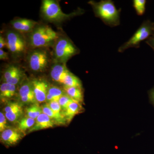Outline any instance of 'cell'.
Wrapping results in <instances>:
<instances>
[{
  "mask_svg": "<svg viewBox=\"0 0 154 154\" xmlns=\"http://www.w3.org/2000/svg\"><path fill=\"white\" fill-rule=\"evenodd\" d=\"M6 40L7 48L15 57H19L26 51V41L19 33L15 31H8Z\"/></svg>",
  "mask_w": 154,
  "mask_h": 154,
  "instance_id": "7",
  "label": "cell"
},
{
  "mask_svg": "<svg viewBox=\"0 0 154 154\" xmlns=\"http://www.w3.org/2000/svg\"><path fill=\"white\" fill-rule=\"evenodd\" d=\"M146 42L154 50V33L147 39Z\"/></svg>",
  "mask_w": 154,
  "mask_h": 154,
  "instance_id": "31",
  "label": "cell"
},
{
  "mask_svg": "<svg viewBox=\"0 0 154 154\" xmlns=\"http://www.w3.org/2000/svg\"><path fill=\"white\" fill-rule=\"evenodd\" d=\"M63 91L67 95L75 101L82 104L84 102V94L82 88L68 87L64 86Z\"/></svg>",
  "mask_w": 154,
  "mask_h": 154,
  "instance_id": "15",
  "label": "cell"
},
{
  "mask_svg": "<svg viewBox=\"0 0 154 154\" xmlns=\"http://www.w3.org/2000/svg\"><path fill=\"white\" fill-rule=\"evenodd\" d=\"M23 133L19 129L9 128L1 133V142L8 146L15 145L23 137Z\"/></svg>",
  "mask_w": 154,
  "mask_h": 154,
  "instance_id": "8",
  "label": "cell"
},
{
  "mask_svg": "<svg viewBox=\"0 0 154 154\" xmlns=\"http://www.w3.org/2000/svg\"><path fill=\"white\" fill-rule=\"evenodd\" d=\"M8 54L3 49H0V60H7L8 59Z\"/></svg>",
  "mask_w": 154,
  "mask_h": 154,
  "instance_id": "32",
  "label": "cell"
},
{
  "mask_svg": "<svg viewBox=\"0 0 154 154\" xmlns=\"http://www.w3.org/2000/svg\"><path fill=\"white\" fill-rule=\"evenodd\" d=\"M154 33V22L149 20L144 21L131 38L119 48V52L122 53L132 48H138L141 42L147 39Z\"/></svg>",
  "mask_w": 154,
  "mask_h": 154,
  "instance_id": "3",
  "label": "cell"
},
{
  "mask_svg": "<svg viewBox=\"0 0 154 154\" xmlns=\"http://www.w3.org/2000/svg\"><path fill=\"white\" fill-rule=\"evenodd\" d=\"M48 93L53 97L57 102H58L60 97L65 94L64 91L56 86L49 87Z\"/></svg>",
  "mask_w": 154,
  "mask_h": 154,
  "instance_id": "24",
  "label": "cell"
},
{
  "mask_svg": "<svg viewBox=\"0 0 154 154\" xmlns=\"http://www.w3.org/2000/svg\"><path fill=\"white\" fill-rule=\"evenodd\" d=\"M37 22L30 19H18L11 22L13 28L19 32L27 33L31 32L35 28Z\"/></svg>",
  "mask_w": 154,
  "mask_h": 154,
  "instance_id": "10",
  "label": "cell"
},
{
  "mask_svg": "<svg viewBox=\"0 0 154 154\" xmlns=\"http://www.w3.org/2000/svg\"><path fill=\"white\" fill-rule=\"evenodd\" d=\"M42 112L47 115L54 123L58 125H63L66 122V119L63 116H60L57 114L49 107L48 103L42 106Z\"/></svg>",
  "mask_w": 154,
  "mask_h": 154,
  "instance_id": "14",
  "label": "cell"
},
{
  "mask_svg": "<svg viewBox=\"0 0 154 154\" xmlns=\"http://www.w3.org/2000/svg\"><path fill=\"white\" fill-rule=\"evenodd\" d=\"M26 112L27 116L34 119H36L40 114L43 113L42 107L36 103L26 108Z\"/></svg>",
  "mask_w": 154,
  "mask_h": 154,
  "instance_id": "20",
  "label": "cell"
},
{
  "mask_svg": "<svg viewBox=\"0 0 154 154\" xmlns=\"http://www.w3.org/2000/svg\"><path fill=\"white\" fill-rule=\"evenodd\" d=\"M8 128L7 125V118L1 112L0 113V131L3 132Z\"/></svg>",
  "mask_w": 154,
  "mask_h": 154,
  "instance_id": "29",
  "label": "cell"
},
{
  "mask_svg": "<svg viewBox=\"0 0 154 154\" xmlns=\"http://www.w3.org/2000/svg\"><path fill=\"white\" fill-rule=\"evenodd\" d=\"M6 46V40L2 35L0 36V49H2L3 48Z\"/></svg>",
  "mask_w": 154,
  "mask_h": 154,
  "instance_id": "33",
  "label": "cell"
},
{
  "mask_svg": "<svg viewBox=\"0 0 154 154\" xmlns=\"http://www.w3.org/2000/svg\"><path fill=\"white\" fill-rule=\"evenodd\" d=\"M19 95L20 99L28 98L36 100L32 82H26L23 83L19 89Z\"/></svg>",
  "mask_w": 154,
  "mask_h": 154,
  "instance_id": "16",
  "label": "cell"
},
{
  "mask_svg": "<svg viewBox=\"0 0 154 154\" xmlns=\"http://www.w3.org/2000/svg\"><path fill=\"white\" fill-rule=\"evenodd\" d=\"M49 56L46 51L36 48L30 53L28 62L31 70L35 72H44L48 66Z\"/></svg>",
  "mask_w": 154,
  "mask_h": 154,
  "instance_id": "6",
  "label": "cell"
},
{
  "mask_svg": "<svg viewBox=\"0 0 154 154\" xmlns=\"http://www.w3.org/2000/svg\"><path fill=\"white\" fill-rule=\"evenodd\" d=\"M148 94L150 102L154 107V87L149 91Z\"/></svg>",
  "mask_w": 154,
  "mask_h": 154,
  "instance_id": "30",
  "label": "cell"
},
{
  "mask_svg": "<svg viewBox=\"0 0 154 154\" xmlns=\"http://www.w3.org/2000/svg\"><path fill=\"white\" fill-rule=\"evenodd\" d=\"M54 123L52 119L45 113H42L36 118V122L28 133L37 131L41 130L51 128L54 126Z\"/></svg>",
  "mask_w": 154,
  "mask_h": 154,
  "instance_id": "12",
  "label": "cell"
},
{
  "mask_svg": "<svg viewBox=\"0 0 154 154\" xmlns=\"http://www.w3.org/2000/svg\"><path fill=\"white\" fill-rule=\"evenodd\" d=\"M35 119L26 116L19 120L18 122V129L24 133L27 130L30 129L35 124Z\"/></svg>",
  "mask_w": 154,
  "mask_h": 154,
  "instance_id": "19",
  "label": "cell"
},
{
  "mask_svg": "<svg viewBox=\"0 0 154 154\" xmlns=\"http://www.w3.org/2000/svg\"><path fill=\"white\" fill-rule=\"evenodd\" d=\"M22 77H23V73H22V72L21 71L11 79L7 80L5 82L16 85L21 81Z\"/></svg>",
  "mask_w": 154,
  "mask_h": 154,
  "instance_id": "28",
  "label": "cell"
},
{
  "mask_svg": "<svg viewBox=\"0 0 154 154\" xmlns=\"http://www.w3.org/2000/svg\"><path fill=\"white\" fill-rule=\"evenodd\" d=\"M36 102L39 103L46 101L49 86L44 80L35 79L31 81Z\"/></svg>",
  "mask_w": 154,
  "mask_h": 154,
  "instance_id": "9",
  "label": "cell"
},
{
  "mask_svg": "<svg viewBox=\"0 0 154 154\" xmlns=\"http://www.w3.org/2000/svg\"><path fill=\"white\" fill-rule=\"evenodd\" d=\"M63 84L68 87L82 88V82L73 74L69 71L63 80Z\"/></svg>",
  "mask_w": 154,
  "mask_h": 154,
  "instance_id": "18",
  "label": "cell"
},
{
  "mask_svg": "<svg viewBox=\"0 0 154 154\" xmlns=\"http://www.w3.org/2000/svg\"><path fill=\"white\" fill-rule=\"evenodd\" d=\"M74 101L67 94H64L62 96L59 100L58 102L61 107L62 112L66 110L70 104Z\"/></svg>",
  "mask_w": 154,
  "mask_h": 154,
  "instance_id": "25",
  "label": "cell"
},
{
  "mask_svg": "<svg viewBox=\"0 0 154 154\" xmlns=\"http://www.w3.org/2000/svg\"><path fill=\"white\" fill-rule=\"evenodd\" d=\"M84 110L82 104L74 101L70 104L66 110L62 112V114L66 119V122H70L75 116L81 113Z\"/></svg>",
  "mask_w": 154,
  "mask_h": 154,
  "instance_id": "13",
  "label": "cell"
},
{
  "mask_svg": "<svg viewBox=\"0 0 154 154\" xmlns=\"http://www.w3.org/2000/svg\"><path fill=\"white\" fill-rule=\"evenodd\" d=\"M23 110L22 109L14 110L10 113H5L6 118L11 122H16L19 121V119L22 117L23 114Z\"/></svg>",
  "mask_w": 154,
  "mask_h": 154,
  "instance_id": "23",
  "label": "cell"
},
{
  "mask_svg": "<svg viewBox=\"0 0 154 154\" xmlns=\"http://www.w3.org/2000/svg\"><path fill=\"white\" fill-rule=\"evenodd\" d=\"M30 33L29 44L33 48H42L57 41L58 35L52 28L47 25L38 26Z\"/></svg>",
  "mask_w": 154,
  "mask_h": 154,
  "instance_id": "2",
  "label": "cell"
},
{
  "mask_svg": "<svg viewBox=\"0 0 154 154\" xmlns=\"http://www.w3.org/2000/svg\"><path fill=\"white\" fill-rule=\"evenodd\" d=\"M133 7L138 16H141L144 14L146 10V0H134Z\"/></svg>",
  "mask_w": 154,
  "mask_h": 154,
  "instance_id": "21",
  "label": "cell"
},
{
  "mask_svg": "<svg viewBox=\"0 0 154 154\" xmlns=\"http://www.w3.org/2000/svg\"><path fill=\"white\" fill-rule=\"evenodd\" d=\"M41 12L46 20L50 22H60L82 12L78 11L70 14H65L57 2L53 0H44L42 1Z\"/></svg>",
  "mask_w": 154,
  "mask_h": 154,
  "instance_id": "4",
  "label": "cell"
},
{
  "mask_svg": "<svg viewBox=\"0 0 154 154\" xmlns=\"http://www.w3.org/2000/svg\"><path fill=\"white\" fill-rule=\"evenodd\" d=\"M16 87L15 85H11L5 82L1 85L0 87V96L1 98H10L13 97L16 93Z\"/></svg>",
  "mask_w": 154,
  "mask_h": 154,
  "instance_id": "17",
  "label": "cell"
},
{
  "mask_svg": "<svg viewBox=\"0 0 154 154\" xmlns=\"http://www.w3.org/2000/svg\"><path fill=\"white\" fill-rule=\"evenodd\" d=\"M96 17L102 20L105 25L111 27L119 26L120 24L121 9L118 10L111 0H102L98 2L91 1Z\"/></svg>",
  "mask_w": 154,
  "mask_h": 154,
  "instance_id": "1",
  "label": "cell"
},
{
  "mask_svg": "<svg viewBox=\"0 0 154 154\" xmlns=\"http://www.w3.org/2000/svg\"><path fill=\"white\" fill-rule=\"evenodd\" d=\"M69 72L65 63H56L51 68V77L54 81L63 84V80Z\"/></svg>",
  "mask_w": 154,
  "mask_h": 154,
  "instance_id": "11",
  "label": "cell"
},
{
  "mask_svg": "<svg viewBox=\"0 0 154 154\" xmlns=\"http://www.w3.org/2000/svg\"><path fill=\"white\" fill-rule=\"evenodd\" d=\"M21 71V70L18 67L14 66H9L6 69L3 75L4 81L5 82L7 80L11 79Z\"/></svg>",
  "mask_w": 154,
  "mask_h": 154,
  "instance_id": "22",
  "label": "cell"
},
{
  "mask_svg": "<svg viewBox=\"0 0 154 154\" xmlns=\"http://www.w3.org/2000/svg\"><path fill=\"white\" fill-rule=\"evenodd\" d=\"M78 50L69 39L59 38L54 47V57L56 63H64L72 57L78 53Z\"/></svg>",
  "mask_w": 154,
  "mask_h": 154,
  "instance_id": "5",
  "label": "cell"
},
{
  "mask_svg": "<svg viewBox=\"0 0 154 154\" xmlns=\"http://www.w3.org/2000/svg\"><path fill=\"white\" fill-rule=\"evenodd\" d=\"M22 107L19 103L17 102H11L5 107L4 110L5 113H10L14 110L22 109Z\"/></svg>",
  "mask_w": 154,
  "mask_h": 154,
  "instance_id": "26",
  "label": "cell"
},
{
  "mask_svg": "<svg viewBox=\"0 0 154 154\" xmlns=\"http://www.w3.org/2000/svg\"><path fill=\"white\" fill-rule=\"evenodd\" d=\"M47 103L51 108L57 114L60 116H63L62 114L61 107L58 102L54 101V102H47Z\"/></svg>",
  "mask_w": 154,
  "mask_h": 154,
  "instance_id": "27",
  "label": "cell"
}]
</instances>
